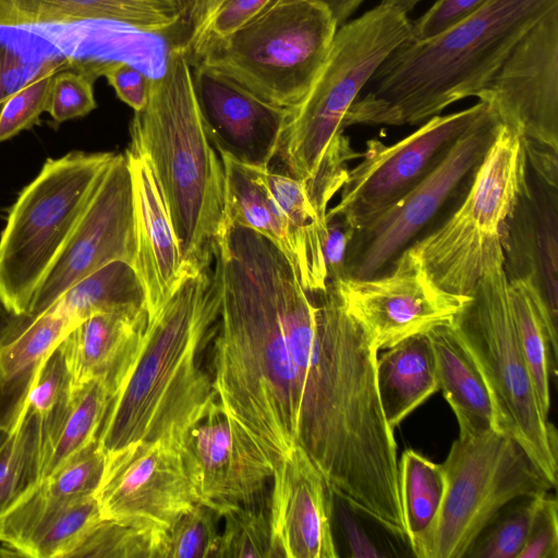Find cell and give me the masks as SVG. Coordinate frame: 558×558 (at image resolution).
I'll return each instance as SVG.
<instances>
[{
	"mask_svg": "<svg viewBox=\"0 0 558 558\" xmlns=\"http://www.w3.org/2000/svg\"><path fill=\"white\" fill-rule=\"evenodd\" d=\"M268 239L227 223L214 255L219 316L213 386L223 414L271 473L299 446L301 401L294 359L271 289Z\"/></svg>",
	"mask_w": 558,
	"mask_h": 558,
	"instance_id": "1",
	"label": "cell"
},
{
	"mask_svg": "<svg viewBox=\"0 0 558 558\" xmlns=\"http://www.w3.org/2000/svg\"><path fill=\"white\" fill-rule=\"evenodd\" d=\"M209 271H186L148 318L135 362L98 435L105 454L140 440L177 439L219 407L213 378L202 365L219 316Z\"/></svg>",
	"mask_w": 558,
	"mask_h": 558,
	"instance_id": "2",
	"label": "cell"
},
{
	"mask_svg": "<svg viewBox=\"0 0 558 558\" xmlns=\"http://www.w3.org/2000/svg\"><path fill=\"white\" fill-rule=\"evenodd\" d=\"M555 7L558 0H489L435 37L403 41L352 104L342 129L415 125L476 97L517 41Z\"/></svg>",
	"mask_w": 558,
	"mask_h": 558,
	"instance_id": "3",
	"label": "cell"
},
{
	"mask_svg": "<svg viewBox=\"0 0 558 558\" xmlns=\"http://www.w3.org/2000/svg\"><path fill=\"white\" fill-rule=\"evenodd\" d=\"M128 149L143 155L161 190L189 272L209 268L226 225V178L199 113L185 52L177 45L150 77Z\"/></svg>",
	"mask_w": 558,
	"mask_h": 558,
	"instance_id": "4",
	"label": "cell"
},
{
	"mask_svg": "<svg viewBox=\"0 0 558 558\" xmlns=\"http://www.w3.org/2000/svg\"><path fill=\"white\" fill-rule=\"evenodd\" d=\"M527 167L522 137L502 124L472 174L461 205L436 230L410 245L439 288L471 296L485 271L505 259L509 222L530 186Z\"/></svg>",
	"mask_w": 558,
	"mask_h": 558,
	"instance_id": "5",
	"label": "cell"
},
{
	"mask_svg": "<svg viewBox=\"0 0 558 558\" xmlns=\"http://www.w3.org/2000/svg\"><path fill=\"white\" fill-rule=\"evenodd\" d=\"M504 264L497 260L485 271L451 325L486 383L504 430L555 487L557 430L541 408L519 342Z\"/></svg>",
	"mask_w": 558,
	"mask_h": 558,
	"instance_id": "6",
	"label": "cell"
},
{
	"mask_svg": "<svg viewBox=\"0 0 558 558\" xmlns=\"http://www.w3.org/2000/svg\"><path fill=\"white\" fill-rule=\"evenodd\" d=\"M114 155L48 158L11 206L0 236V298L15 315L27 314Z\"/></svg>",
	"mask_w": 558,
	"mask_h": 558,
	"instance_id": "7",
	"label": "cell"
},
{
	"mask_svg": "<svg viewBox=\"0 0 558 558\" xmlns=\"http://www.w3.org/2000/svg\"><path fill=\"white\" fill-rule=\"evenodd\" d=\"M337 24L322 5L280 0L227 36L187 54L263 99L288 109L306 95L331 47Z\"/></svg>",
	"mask_w": 558,
	"mask_h": 558,
	"instance_id": "8",
	"label": "cell"
},
{
	"mask_svg": "<svg viewBox=\"0 0 558 558\" xmlns=\"http://www.w3.org/2000/svg\"><path fill=\"white\" fill-rule=\"evenodd\" d=\"M408 14L385 3L341 25L328 57L303 99L291 110L278 150L287 174L307 180L344 117L390 53L411 35Z\"/></svg>",
	"mask_w": 558,
	"mask_h": 558,
	"instance_id": "9",
	"label": "cell"
},
{
	"mask_svg": "<svg viewBox=\"0 0 558 558\" xmlns=\"http://www.w3.org/2000/svg\"><path fill=\"white\" fill-rule=\"evenodd\" d=\"M441 465V507L430 529L411 546L418 558L464 557L508 504L554 488L506 432L459 435Z\"/></svg>",
	"mask_w": 558,
	"mask_h": 558,
	"instance_id": "10",
	"label": "cell"
},
{
	"mask_svg": "<svg viewBox=\"0 0 558 558\" xmlns=\"http://www.w3.org/2000/svg\"><path fill=\"white\" fill-rule=\"evenodd\" d=\"M502 122L485 110L450 145L435 167L401 199L354 232L347 254V279L381 275L451 196L474 173Z\"/></svg>",
	"mask_w": 558,
	"mask_h": 558,
	"instance_id": "11",
	"label": "cell"
},
{
	"mask_svg": "<svg viewBox=\"0 0 558 558\" xmlns=\"http://www.w3.org/2000/svg\"><path fill=\"white\" fill-rule=\"evenodd\" d=\"M486 106L480 100L466 109L435 116L390 145L368 140L362 160L348 170L340 201L327 215L341 217L355 231L364 228L422 181Z\"/></svg>",
	"mask_w": 558,
	"mask_h": 558,
	"instance_id": "12",
	"label": "cell"
},
{
	"mask_svg": "<svg viewBox=\"0 0 558 558\" xmlns=\"http://www.w3.org/2000/svg\"><path fill=\"white\" fill-rule=\"evenodd\" d=\"M105 520L136 529L162 546L168 531L197 499L174 439L140 440L105 454L95 493Z\"/></svg>",
	"mask_w": 558,
	"mask_h": 558,
	"instance_id": "13",
	"label": "cell"
},
{
	"mask_svg": "<svg viewBox=\"0 0 558 558\" xmlns=\"http://www.w3.org/2000/svg\"><path fill=\"white\" fill-rule=\"evenodd\" d=\"M135 254L132 177L125 155L116 154L23 317L40 315L69 288L111 262L133 265Z\"/></svg>",
	"mask_w": 558,
	"mask_h": 558,
	"instance_id": "14",
	"label": "cell"
},
{
	"mask_svg": "<svg viewBox=\"0 0 558 558\" xmlns=\"http://www.w3.org/2000/svg\"><path fill=\"white\" fill-rule=\"evenodd\" d=\"M331 284L378 351L451 323L471 298L439 288L411 246L401 252L386 274Z\"/></svg>",
	"mask_w": 558,
	"mask_h": 558,
	"instance_id": "15",
	"label": "cell"
},
{
	"mask_svg": "<svg viewBox=\"0 0 558 558\" xmlns=\"http://www.w3.org/2000/svg\"><path fill=\"white\" fill-rule=\"evenodd\" d=\"M476 97L525 148L558 151V7L517 41Z\"/></svg>",
	"mask_w": 558,
	"mask_h": 558,
	"instance_id": "16",
	"label": "cell"
},
{
	"mask_svg": "<svg viewBox=\"0 0 558 558\" xmlns=\"http://www.w3.org/2000/svg\"><path fill=\"white\" fill-rule=\"evenodd\" d=\"M174 440L197 504L219 518L260 504L272 473L220 405Z\"/></svg>",
	"mask_w": 558,
	"mask_h": 558,
	"instance_id": "17",
	"label": "cell"
},
{
	"mask_svg": "<svg viewBox=\"0 0 558 558\" xmlns=\"http://www.w3.org/2000/svg\"><path fill=\"white\" fill-rule=\"evenodd\" d=\"M205 131L219 155L256 169L278 154L291 110L276 106L222 72L191 63Z\"/></svg>",
	"mask_w": 558,
	"mask_h": 558,
	"instance_id": "18",
	"label": "cell"
},
{
	"mask_svg": "<svg viewBox=\"0 0 558 558\" xmlns=\"http://www.w3.org/2000/svg\"><path fill=\"white\" fill-rule=\"evenodd\" d=\"M267 502L270 558H337L333 493L301 446L272 473Z\"/></svg>",
	"mask_w": 558,
	"mask_h": 558,
	"instance_id": "19",
	"label": "cell"
},
{
	"mask_svg": "<svg viewBox=\"0 0 558 558\" xmlns=\"http://www.w3.org/2000/svg\"><path fill=\"white\" fill-rule=\"evenodd\" d=\"M133 186L136 254L133 264L146 296L148 318L173 293L185 269L166 203L147 159L126 149Z\"/></svg>",
	"mask_w": 558,
	"mask_h": 558,
	"instance_id": "20",
	"label": "cell"
},
{
	"mask_svg": "<svg viewBox=\"0 0 558 558\" xmlns=\"http://www.w3.org/2000/svg\"><path fill=\"white\" fill-rule=\"evenodd\" d=\"M101 519L95 495L54 499L36 484L1 515L0 541L21 557L69 558Z\"/></svg>",
	"mask_w": 558,
	"mask_h": 558,
	"instance_id": "21",
	"label": "cell"
},
{
	"mask_svg": "<svg viewBox=\"0 0 558 558\" xmlns=\"http://www.w3.org/2000/svg\"><path fill=\"white\" fill-rule=\"evenodd\" d=\"M199 0H0V27L110 21L165 35L196 11Z\"/></svg>",
	"mask_w": 558,
	"mask_h": 558,
	"instance_id": "22",
	"label": "cell"
},
{
	"mask_svg": "<svg viewBox=\"0 0 558 558\" xmlns=\"http://www.w3.org/2000/svg\"><path fill=\"white\" fill-rule=\"evenodd\" d=\"M147 322L143 308L95 314L78 323L60 342L73 387L101 380L114 396L135 362Z\"/></svg>",
	"mask_w": 558,
	"mask_h": 558,
	"instance_id": "23",
	"label": "cell"
},
{
	"mask_svg": "<svg viewBox=\"0 0 558 558\" xmlns=\"http://www.w3.org/2000/svg\"><path fill=\"white\" fill-rule=\"evenodd\" d=\"M77 324L51 305L26 319L0 345V433L7 434L23 411L33 379L45 357Z\"/></svg>",
	"mask_w": 558,
	"mask_h": 558,
	"instance_id": "24",
	"label": "cell"
},
{
	"mask_svg": "<svg viewBox=\"0 0 558 558\" xmlns=\"http://www.w3.org/2000/svg\"><path fill=\"white\" fill-rule=\"evenodd\" d=\"M427 335L435 353L439 390L457 417L459 435L505 432L486 383L451 323L435 326Z\"/></svg>",
	"mask_w": 558,
	"mask_h": 558,
	"instance_id": "25",
	"label": "cell"
},
{
	"mask_svg": "<svg viewBox=\"0 0 558 558\" xmlns=\"http://www.w3.org/2000/svg\"><path fill=\"white\" fill-rule=\"evenodd\" d=\"M376 384L384 416L391 429L439 390L435 353L427 331L396 343L377 357Z\"/></svg>",
	"mask_w": 558,
	"mask_h": 558,
	"instance_id": "26",
	"label": "cell"
},
{
	"mask_svg": "<svg viewBox=\"0 0 558 558\" xmlns=\"http://www.w3.org/2000/svg\"><path fill=\"white\" fill-rule=\"evenodd\" d=\"M508 292L519 342L541 408L548 415L550 378L557 372V318L548 307L536 272L508 277Z\"/></svg>",
	"mask_w": 558,
	"mask_h": 558,
	"instance_id": "27",
	"label": "cell"
},
{
	"mask_svg": "<svg viewBox=\"0 0 558 558\" xmlns=\"http://www.w3.org/2000/svg\"><path fill=\"white\" fill-rule=\"evenodd\" d=\"M219 156L226 178V225L243 226L266 236L286 255L299 277L302 256L298 240L265 183L260 169L240 165L225 155Z\"/></svg>",
	"mask_w": 558,
	"mask_h": 558,
	"instance_id": "28",
	"label": "cell"
},
{
	"mask_svg": "<svg viewBox=\"0 0 558 558\" xmlns=\"http://www.w3.org/2000/svg\"><path fill=\"white\" fill-rule=\"evenodd\" d=\"M76 324L100 313H133L146 307L143 283L133 265L111 262L69 288L52 304Z\"/></svg>",
	"mask_w": 558,
	"mask_h": 558,
	"instance_id": "29",
	"label": "cell"
},
{
	"mask_svg": "<svg viewBox=\"0 0 558 558\" xmlns=\"http://www.w3.org/2000/svg\"><path fill=\"white\" fill-rule=\"evenodd\" d=\"M112 397L111 390L101 380L74 387L72 400L59 427L44 445L41 478L98 439Z\"/></svg>",
	"mask_w": 558,
	"mask_h": 558,
	"instance_id": "30",
	"label": "cell"
},
{
	"mask_svg": "<svg viewBox=\"0 0 558 558\" xmlns=\"http://www.w3.org/2000/svg\"><path fill=\"white\" fill-rule=\"evenodd\" d=\"M44 433L36 413L24 405L0 445V518L41 480ZM3 542L0 541V550Z\"/></svg>",
	"mask_w": 558,
	"mask_h": 558,
	"instance_id": "31",
	"label": "cell"
},
{
	"mask_svg": "<svg viewBox=\"0 0 558 558\" xmlns=\"http://www.w3.org/2000/svg\"><path fill=\"white\" fill-rule=\"evenodd\" d=\"M400 499L410 547L433 525L442 504L446 477L441 463L415 450L398 461Z\"/></svg>",
	"mask_w": 558,
	"mask_h": 558,
	"instance_id": "32",
	"label": "cell"
},
{
	"mask_svg": "<svg viewBox=\"0 0 558 558\" xmlns=\"http://www.w3.org/2000/svg\"><path fill=\"white\" fill-rule=\"evenodd\" d=\"M73 390L72 377L59 343L40 364L24 404L40 420L44 445L59 427Z\"/></svg>",
	"mask_w": 558,
	"mask_h": 558,
	"instance_id": "33",
	"label": "cell"
},
{
	"mask_svg": "<svg viewBox=\"0 0 558 558\" xmlns=\"http://www.w3.org/2000/svg\"><path fill=\"white\" fill-rule=\"evenodd\" d=\"M539 495L508 504L483 530L464 557L518 558L526 542Z\"/></svg>",
	"mask_w": 558,
	"mask_h": 558,
	"instance_id": "34",
	"label": "cell"
},
{
	"mask_svg": "<svg viewBox=\"0 0 558 558\" xmlns=\"http://www.w3.org/2000/svg\"><path fill=\"white\" fill-rule=\"evenodd\" d=\"M537 179V178H536ZM536 198L533 197L535 217L536 262L541 286L548 307L558 316V187L537 179ZM533 196V192H532Z\"/></svg>",
	"mask_w": 558,
	"mask_h": 558,
	"instance_id": "35",
	"label": "cell"
},
{
	"mask_svg": "<svg viewBox=\"0 0 558 558\" xmlns=\"http://www.w3.org/2000/svg\"><path fill=\"white\" fill-rule=\"evenodd\" d=\"M70 557L162 558V546L150 534L101 519L78 542Z\"/></svg>",
	"mask_w": 558,
	"mask_h": 558,
	"instance_id": "36",
	"label": "cell"
},
{
	"mask_svg": "<svg viewBox=\"0 0 558 558\" xmlns=\"http://www.w3.org/2000/svg\"><path fill=\"white\" fill-rule=\"evenodd\" d=\"M280 0H202L194 25L180 48L190 54L204 43L229 35Z\"/></svg>",
	"mask_w": 558,
	"mask_h": 558,
	"instance_id": "37",
	"label": "cell"
},
{
	"mask_svg": "<svg viewBox=\"0 0 558 558\" xmlns=\"http://www.w3.org/2000/svg\"><path fill=\"white\" fill-rule=\"evenodd\" d=\"M223 519L218 558H270L267 505L240 507Z\"/></svg>",
	"mask_w": 558,
	"mask_h": 558,
	"instance_id": "38",
	"label": "cell"
},
{
	"mask_svg": "<svg viewBox=\"0 0 558 558\" xmlns=\"http://www.w3.org/2000/svg\"><path fill=\"white\" fill-rule=\"evenodd\" d=\"M219 519L209 508L193 506L168 531L165 558H218Z\"/></svg>",
	"mask_w": 558,
	"mask_h": 558,
	"instance_id": "39",
	"label": "cell"
},
{
	"mask_svg": "<svg viewBox=\"0 0 558 558\" xmlns=\"http://www.w3.org/2000/svg\"><path fill=\"white\" fill-rule=\"evenodd\" d=\"M105 468V453L98 439L70 457L38 483L40 490L54 499L95 495Z\"/></svg>",
	"mask_w": 558,
	"mask_h": 558,
	"instance_id": "40",
	"label": "cell"
},
{
	"mask_svg": "<svg viewBox=\"0 0 558 558\" xmlns=\"http://www.w3.org/2000/svg\"><path fill=\"white\" fill-rule=\"evenodd\" d=\"M70 66V60L65 58L35 76L7 100L0 112V143L38 123L41 113L47 111L53 74Z\"/></svg>",
	"mask_w": 558,
	"mask_h": 558,
	"instance_id": "41",
	"label": "cell"
},
{
	"mask_svg": "<svg viewBox=\"0 0 558 558\" xmlns=\"http://www.w3.org/2000/svg\"><path fill=\"white\" fill-rule=\"evenodd\" d=\"M70 68L52 76L46 112L56 123L85 117L97 107L93 87L96 77L87 71Z\"/></svg>",
	"mask_w": 558,
	"mask_h": 558,
	"instance_id": "42",
	"label": "cell"
},
{
	"mask_svg": "<svg viewBox=\"0 0 558 558\" xmlns=\"http://www.w3.org/2000/svg\"><path fill=\"white\" fill-rule=\"evenodd\" d=\"M518 558H558V504L549 492L538 496L527 538Z\"/></svg>",
	"mask_w": 558,
	"mask_h": 558,
	"instance_id": "43",
	"label": "cell"
},
{
	"mask_svg": "<svg viewBox=\"0 0 558 558\" xmlns=\"http://www.w3.org/2000/svg\"><path fill=\"white\" fill-rule=\"evenodd\" d=\"M489 0H436L412 23L411 40L421 41L435 37L465 21Z\"/></svg>",
	"mask_w": 558,
	"mask_h": 558,
	"instance_id": "44",
	"label": "cell"
},
{
	"mask_svg": "<svg viewBox=\"0 0 558 558\" xmlns=\"http://www.w3.org/2000/svg\"><path fill=\"white\" fill-rule=\"evenodd\" d=\"M96 75H104L117 96L134 111H141L147 104L150 77L133 62L109 60L95 68Z\"/></svg>",
	"mask_w": 558,
	"mask_h": 558,
	"instance_id": "45",
	"label": "cell"
},
{
	"mask_svg": "<svg viewBox=\"0 0 558 558\" xmlns=\"http://www.w3.org/2000/svg\"><path fill=\"white\" fill-rule=\"evenodd\" d=\"M64 59L48 58L39 62H31L8 46L0 44V112L7 100L22 86Z\"/></svg>",
	"mask_w": 558,
	"mask_h": 558,
	"instance_id": "46",
	"label": "cell"
},
{
	"mask_svg": "<svg viewBox=\"0 0 558 558\" xmlns=\"http://www.w3.org/2000/svg\"><path fill=\"white\" fill-rule=\"evenodd\" d=\"M327 229L324 255L328 282L338 283L347 279L348 247L355 230L336 215H327Z\"/></svg>",
	"mask_w": 558,
	"mask_h": 558,
	"instance_id": "47",
	"label": "cell"
},
{
	"mask_svg": "<svg viewBox=\"0 0 558 558\" xmlns=\"http://www.w3.org/2000/svg\"><path fill=\"white\" fill-rule=\"evenodd\" d=\"M340 515L350 556L355 558L380 557L381 554L371 542L359 522L347 510H341Z\"/></svg>",
	"mask_w": 558,
	"mask_h": 558,
	"instance_id": "48",
	"label": "cell"
},
{
	"mask_svg": "<svg viewBox=\"0 0 558 558\" xmlns=\"http://www.w3.org/2000/svg\"><path fill=\"white\" fill-rule=\"evenodd\" d=\"M324 7L331 15L337 26L347 23L351 14L364 0H308Z\"/></svg>",
	"mask_w": 558,
	"mask_h": 558,
	"instance_id": "49",
	"label": "cell"
},
{
	"mask_svg": "<svg viewBox=\"0 0 558 558\" xmlns=\"http://www.w3.org/2000/svg\"><path fill=\"white\" fill-rule=\"evenodd\" d=\"M21 318L22 316L12 313L0 298V345L14 333Z\"/></svg>",
	"mask_w": 558,
	"mask_h": 558,
	"instance_id": "50",
	"label": "cell"
},
{
	"mask_svg": "<svg viewBox=\"0 0 558 558\" xmlns=\"http://www.w3.org/2000/svg\"><path fill=\"white\" fill-rule=\"evenodd\" d=\"M421 0H381V3L389 4L404 13H409Z\"/></svg>",
	"mask_w": 558,
	"mask_h": 558,
	"instance_id": "51",
	"label": "cell"
},
{
	"mask_svg": "<svg viewBox=\"0 0 558 558\" xmlns=\"http://www.w3.org/2000/svg\"><path fill=\"white\" fill-rule=\"evenodd\" d=\"M4 435H5V434H1V433H0V445H1L2 440H3V438H4Z\"/></svg>",
	"mask_w": 558,
	"mask_h": 558,
	"instance_id": "52",
	"label": "cell"
},
{
	"mask_svg": "<svg viewBox=\"0 0 558 558\" xmlns=\"http://www.w3.org/2000/svg\"><path fill=\"white\" fill-rule=\"evenodd\" d=\"M202 1V0H201Z\"/></svg>",
	"mask_w": 558,
	"mask_h": 558,
	"instance_id": "53",
	"label": "cell"
}]
</instances>
